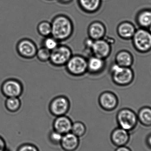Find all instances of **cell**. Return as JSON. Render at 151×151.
<instances>
[{
  "label": "cell",
  "instance_id": "5",
  "mask_svg": "<svg viewBox=\"0 0 151 151\" xmlns=\"http://www.w3.org/2000/svg\"><path fill=\"white\" fill-rule=\"evenodd\" d=\"M73 55L72 50L70 46L60 43L51 51L49 62L52 66L55 68L65 67Z\"/></svg>",
  "mask_w": 151,
  "mask_h": 151
},
{
  "label": "cell",
  "instance_id": "35",
  "mask_svg": "<svg viewBox=\"0 0 151 151\" xmlns=\"http://www.w3.org/2000/svg\"><path fill=\"white\" fill-rule=\"evenodd\" d=\"M0 151H5L4 150H0Z\"/></svg>",
  "mask_w": 151,
  "mask_h": 151
},
{
  "label": "cell",
  "instance_id": "15",
  "mask_svg": "<svg viewBox=\"0 0 151 151\" xmlns=\"http://www.w3.org/2000/svg\"><path fill=\"white\" fill-rule=\"evenodd\" d=\"M80 145V138L70 132L63 135L60 146L64 151H76Z\"/></svg>",
  "mask_w": 151,
  "mask_h": 151
},
{
  "label": "cell",
  "instance_id": "23",
  "mask_svg": "<svg viewBox=\"0 0 151 151\" xmlns=\"http://www.w3.org/2000/svg\"><path fill=\"white\" fill-rule=\"evenodd\" d=\"M51 51L42 46L38 48L35 57L41 63H46L49 62Z\"/></svg>",
  "mask_w": 151,
  "mask_h": 151
},
{
  "label": "cell",
  "instance_id": "16",
  "mask_svg": "<svg viewBox=\"0 0 151 151\" xmlns=\"http://www.w3.org/2000/svg\"><path fill=\"white\" fill-rule=\"evenodd\" d=\"M134 61L133 54L127 50H119L114 56V63L122 67H132Z\"/></svg>",
  "mask_w": 151,
  "mask_h": 151
},
{
  "label": "cell",
  "instance_id": "3",
  "mask_svg": "<svg viewBox=\"0 0 151 151\" xmlns=\"http://www.w3.org/2000/svg\"><path fill=\"white\" fill-rule=\"evenodd\" d=\"M118 127L129 132L134 131L137 127L138 120L137 113L127 107L120 109L116 115Z\"/></svg>",
  "mask_w": 151,
  "mask_h": 151
},
{
  "label": "cell",
  "instance_id": "2",
  "mask_svg": "<svg viewBox=\"0 0 151 151\" xmlns=\"http://www.w3.org/2000/svg\"><path fill=\"white\" fill-rule=\"evenodd\" d=\"M52 35L60 42L70 39L73 33V27L70 20L64 17H59L51 23Z\"/></svg>",
  "mask_w": 151,
  "mask_h": 151
},
{
  "label": "cell",
  "instance_id": "30",
  "mask_svg": "<svg viewBox=\"0 0 151 151\" xmlns=\"http://www.w3.org/2000/svg\"><path fill=\"white\" fill-rule=\"evenodd\" d=\"M145 144L148 149L151 150V133L146 136L145 138Z\"/></svg>",
  "mask_w": 151,
  "mask_h": 151
},
{
  "label": "cell",
  "instance_id": "22",
  "mask_svg": "<svg viewBox=\"0 0 151 151\" xmlns=\"http://www.w3.org/2000/svg\"><path fill=\"white\" fill-rule=\"evenodd\" d=\"M61 43L52 35H50L43 38L41 46L51 51L55 49Z\"/></svg>",
  "mask_w": 151,
  "mask_h": 151
},
{
  "label": "cell",
  "instance_id": "24",
  "mask_svg": "<svg viewBox=\"0 0 151 151\" xmlns=\"http://www.w3.org/2000/svg\"><path fill=\"white\" fill-rule=\"evenodd\" d=\"M38 33L43 38L52 35L51 24L46 21L41 22L37 27Z\"/></svg>",
  "mask_w": 151,
  "mask_h": 151
},
{
  "label": "cell",
  "instance_id": "33",
  "mask_svg": "<svg viewBox=\"0 0 151 151\" xmlns=\"http://www.w3.org/2000/svg\"><path fill=\"white\" fill-rule=\"evenodd\" d=\"M147 29L149 30V32H150L151 33V25L150 26V27H149V28H148Z\"/></svg>",
  "mask_w": 151,
  "mask_h": 151
},
{
  "label": "cell",
  "instance_id": "14",
  "mask_svg": "<svg viewBox=\"0 0 151 151\" xmlns=\"http://www.w3.org/2000/svg\"><path fill=\"white\" fill-rule=\"evenodd\" d=\"M73 123L71 119L67 115L55 117L52 123L53 129L63 135L71 132Z\"/></svg>",
  "mask_w": 151,
  "mask_h": 151
},
{
  "label": "cell",
  "instance_id": "9",
  "mask_svg": "<svg viewBox=\"0 0 151 151\" xmlns=\"http://www.w3.org/2000/svg\"><path fill=\"white\" fill-rule=\"evenodd\" d=\"M38 47L36 43L31 39H22L17 45V50L19 55L23 58L32 59L35 58Z\"/></svg>",
  "mask_w": 151,
  "mask_h": 151
},
{
  "label": "cell",
  "instance_id": "34",
  "mask_svg": "<svg viewBox=\"0 0 151 151\" xmlns=\"http://www.w3.org/2000/svg\"><path fill=\"white\" fill-rule=\"evenodd\" d=\"M63 1H70V0H62Z\"/></svg>",
  "mask_w": 151,
  "mask_h": 151
},
{
  "label": "cell",
  "instance_id": "8",
  "mask_svg": "<svg viewBox=\"0 0 151 151\" xmlns=\"http://www.w3.org/2000/svg\"><path fill=\"white\" fill-rule=\"evenodd\" d=\"M98 103L101 109L105 111H113L119 106V100L113 91L106 90L102 91L98 96Z\"/></svg>",
  "mask_w": 151,
  "mask_h": 151
},
{
  "label": "cell",
  "instance_id": "4",
  "mask_svg": "<svg viewBox=\"0 0 151 151\" xmlns=\"http://www.w3.org/2000/svg\"><path fill=\"white\" fill-rule=\"evenodd\" d=\"M66 73L74 77L87 74V58L80 54L73 55L65 66Z\"/></svg>",
  "mask_w": 151,
  "mask_h": 151
},
{
  "label": "cell",
  "instance_id": "27",
  "mask_svg": "<svg viewBox=\"0 0 151 151\" xmlns=\"http://www.w3.org/2000/svg\"><path fill=\"white\" fill-rule=\"evenodd\" d=\"M80 2L82 7L85 9L92 11L98 8L100 0H80Z\"/></svg>",
  "mask_w": 151,
  "mask_h": 151
},
{
  "label": "cell",
  "instance_id": "17",
  "mask_svg": "<svg viewBox=\"0 0 151 151\" xmlns=\"http://www.w3.org/2000/svg\"><path fill=\"white\" fill-rule=\"evenodd\" d=\"M137 29L132 23L129 22H123L118 26L117 33L118 36L125 40H131Z\"/></svg>",
  "mask_w": 151,
  "mask_h": 151
},
{
  "label": "cell",
  "instance_id": "20",
  "mask_svg": "<svg viewBox=\"0 0 151 151\" xmlns=\"http://www.w3.org/2000/svg\"><path fill=\"white\" fill-rule=\"evenodd\" d=\"M137 21L141 28L148 29L151 25V10L141 12L137 16Z\"/></svg>",
  "mask_w": 151,
  "mask_h": 151
},
{
  "label": "cell",
  "instance_id": "32",
  "mask_svg": "<svg viewBox=\"0 0 151 151\" xmlns=\"http://www.w3.org/2000/svg\"><path fill=\"white\" fill-rule=\"evenodd\" d=\"M4 146L5 145H4V142L1 138H0V150H4Z\"/></svg>",
  "mask_w": 151,
  "mask_h": 151
},
{
  "label": "cell",
  "instance_id": "6",
  "mask_svg": "<svg viewBox=\"0 0 151 151\" xmlns=\"http://www.w3.org/2000/svg\"><path fill=\"white\" fill-rule=\"evenodd\" d=\"M131 40L138 53L146 54L151 51V33L148 29L141 27L137 29Z\"/></svg>",
  "mask_w": 151,
  "mask_h": 151
},
{
  "label": "cell",
  "instance_id": "28",
  "mask_svg": "<svg viewBox=\"0 0 151 151\" xmlns=\"http://www.w3.org/2000/svg\"><path fill=\"white\" fill-rule=\"evenodd\" d=\"M93 40L88 37L84 40L83 41V46L85 52L88 54V55H91V49L93 45Z\"/></svg>",
  "mask_w": 151,
  "mask_h": 151
},
{
  "label": "cell",
  "instance_id": "12",
  "mask_svg": "<svg viewBox=\"0 0 151 151\" xmlns=\"http://www.w3.org/2000/svg\"><path fill=\"white\" fill-rule=\"evenodd\" d=\"M23 86L17 80L10 79L4 82L2 86L4 95L9 97H19L23 92Z\"/></svg>",
  "mask_w": 151,
  "mask_h": 151
},
{
  "label": "cell",
  "instance_id": "13",
  "mask_svg": "<svg viewBox=\"0 0 151 151\" xmlns=\"http://www.w3.org/2000/svg\"><path fill=\"white\" fill-rule=\"evenodd\" d=\"M110 140L116 147L127 145L130 140V132L118 127L111 132Z\"/></svg>",
  "mask_w": 151,
  "mask_h": 151
},
{
  "label": "cell",
  "instance_id": "7",
  "mask_svg": "<svg viewBox=\"0 0 151 151\" xmlns=\"http://www.w3.org/2000/svg\"><path fill=\"white\" fill-rule=\"evenodd\" d=\"M71 103L68 96L64 95L56 96L52 99L48 105L50 113L55 117L67 115L70 110Z\"/></svg>",
  "mask_w": 151,
  "mask_h": 151
},
{
  "label": "cell",
  "instance_id": "26",
  "mask_svg": "<svg viewBox=\"0 0 151 151\" xmlns=\"http://www.w3.org/2000/svg\"><path fill=\"white\" fill-rule=\"evenodd\" d=\"M63 135L52 129L48 134V139L50 143L54 146H60Z\"/></svg>",
  "mask_w": 151,
  "mask_h": 151
},
{
  "label": "cell",
  "instance_id": "19",
  "mask_svg": "<svg viewBox=\"0 0 151 151\" xmlns=\"http://www.w3.org/2000/svg\"><path fill=\"white\" fill-rule=\"evenodd\" d=\"M138 122L145 127H151V107L145 106L141 107L137 113Z\"/></svg>",
  "mask_w": 151,
  "mask_h": 151
},
{
  "label": "cell",
  "instance_id": "10",
  "mask_svg": "<svg viewBox=\"0 0 151 151\" xmlns=\"http://www.w3.org/2000/svg\"><path fill=\"white\" fill-rule=\"evenodd\" d=\"M107 65L106 59L91 55L87 58V73L96 76L102 74L105 70Z\"/></svg>",
  "mask_w": 151,
  "mask_h": 151
},
{
  "label": "cell",
  "instance_id": "18",
  "mask_svg": "<svg viewBox=\"0 0 151 151\" xmlns=\"http://www.w3.org/2000/svg\"><path fill=\"white\" fill-rule=\"evenodd\" d=\"M88 37L93 40L104 39L106 35V29L104 25L99 22H94L88 28Z\"/></svg>",
  "mask_w": 151,
  "mask_h": 151
},
{
  "label": "cell",
  "instance_id": "25",
  "mask_svg": "<svg viewBox=\"0 0 151 151\" xmlns=\"http://www.w3.org/2000/svg\"><path fill=\"white\" fill-rule=\"evenodd\" d=\"M7 109L11 111H18L21 106V103L18 97H9L5 102Z\"/></svg>",
  "mask_w": 151,
  "mask_h": 151
},
{
  "label": "cell",
  "instance_id": "11",
  "mask_svg": "<svg viewBox=\"0 0 151 151\" xmlns=\"http://www.w3.org/2000/svg\"><path fill=\"white\" fill-rule=\"evenodd\" d=\"M112 46L105 38L94 41L91 55L106 60L111 54Z\"/></svg>",
  "mask_w": 151,
  "mask_h": 151
},
{
  "label": "cell",
  "instance_id": "29",
  "mask_svg": "<svg viewBox=\"0 0 151 151\" xmlns=\"http://www.w3.org/2000/svg\"><path fill=\"white\" fill-rule=\"evenodd\" d=\"M19 151H40L39 148L34 145L26 144L22 145Z\"/></svg>",
  "mask_w": 151,
  "mask_h": 151
},
{
  "label": "cell",
  "instance_id": "21",
  "mask_svg": "<svg viewBox=\"0 0 151 151\" xmlns=\"http://www.w3.org/2000/svg\"><path fill=\"white\" fill-rule=\"evenodd\" d=\"M87 130V127L83 122L77 121L73 123L71 132L80 138L86 134Z\"/></svg>",
  "mask_w": 151,
  "mask_h": 151
},
{
  "label": "cell",
  "instance_id": "31",
  "mask_svg": "<svg viewBox=\"0 0 151 151\" xmlns=\"http://www.w3.org/2000/svg\"><path fill=\"white\" fill-rule=\"evenodd\" d=\"M114 151H133L127 145L117 147Z\"/></svg>",
  "mask_w": 151,
  "mask_h": 151
},
{
  "label": "cell",
  "instance_id": "1",
  "mask_svg": "<svg viewBox=\"0 0 151 151\" xmlns=\"http://www.w3.org/2000/svg\"><path fill=\"white\" fill-rule=\"evenodd\" d=\"M109 73L112 82L119 87L129 86L134 80V72L132 67H122L114 62L111 64Z\"/></svg>",
  "mask_w": 151,
  "mask_h": 151
}]
</instances>
